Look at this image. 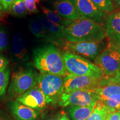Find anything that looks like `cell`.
<instances>
[{
  "label": "cell",
  "instance_id": "1",
  "mask_svg": "<svg viewBox=\"0 0 120 120\" xmlns=\"http://www.w3.org/2000/svg\"><path fill=\"white\" fill-rule=\"evenodd\" d=\"M33 58L34 67L41 73L56 75L63 77L68 75L62 53L53 43L34 49Z\"/></svg>",
  "mask_w": 120,
  "mask_h": 120
},
{
  "label": "cell",
  "instance_id": "2",
  "mask_svg": "<svg viewBox=\"0 0 120 120\" xmlns=\"http://www.w3.org/2000/svg\"><path fill=\"white\" fill-rule=\"evenodd\" d=\"M64 30L70 42L102 41L106 38L102 26L82 17L73 21Z\"/></svg>",
  "mask_w": 120,
  "mask_h": 120
},
{
  "label": "cell",
  "instance_id": "3",
  "mask_svg": "<svg viewBox=\"0 0 120 120\" xmlns=\"http://www.w3.org/2000/svg\"><path fill=\"white\" fill-rule=\"evenodd\" d=\"M62 55L68 74L103 79L101 69L90 60L67 51L62 52Z\"/></svg>",
  "mask_w": 120,
  "mask_h": 120
},
{
  "label": "cell",
  "instance_id": "4",
  "mask_svg": "<svg viewBox=\"0 0 120 120\" xmlns=\"http://www.w3.org/2000/svg\"><path fill=\"white\" fill-rule=\"evenodd\" d=\"M37 85L44 94L47 104L56 105L59 102L64 93V77L41 73L37 77Z\"/></svg>",
  "mask_w": 120,
  "mask_h": 120
},
{
  "label": "cell",
  "instance_id": "5",
  "mask_svg": "<svg viewBox=\"0 0 120 120\" xmlns=\"http://www.w3.org/2000/svg\"><path fill=\"white\" fill-rule=\"evenodd\" d=\"M38 74L31 68L24 69L15 73L8 90L11 98L17 97L37 85Z\"/></svg>",
  "mask_w": 120,
  "mask_h": 120
},
{
  "label": "cell",
  "instance_id": "6",
  "mask_svg": "<svg viewBox=\"0 0 120 120\" xmlns=\"http://www.w3.org/2000/svg\"><path fill=\"white\" fill-rule=\"evenodd\" d=\"M94 61L101 69L103 79L113 77L120 72V56L115 49L106 47Z\"/></svg>",
  "mask_w": 120,
  "mask_h": 120
},
{
  "label": "cell",
  "instance_id": "7",
  "mask_svg": "<svg viewBox=\"0 0 120 120\" xmlns=\"http://www.w3.org/2000/svg\"><path fill=\"white\" fill-rule=\"evenodd\" d=\"M107 47L104 41L70 42H67L64 48L71 52L88 60H94Z\"/></svg>",
  "mask_w": 120,
  "mask_h": 120
},
{
  "label": "cell",
  "instance_id": "8",
  "mask_svg": "<svg viewBox=\"0 0 120 120\" xmlns=\"http://www.w3.org/2000/svg\"><path fill=\"white\" fill-rule=\"evenodd\" d=\"M98 99L92 90H76L64 93L59 101L62 107L96 106Z\"/></svg>",
  "mask_w": 120,
  "mask_h": 120
},
{
  "label": "cell",
  "instance_id": "9",
  "mask_svg": "<svg viewBox=\"0 0 120 120\" xmlns=\"http://www.w3.org/2000/svg\"><path fill=\"white\" fill-rule=\"evenodd\" d=\"M103 79L90 76H73L68 74L64 77V92L76 90H92L101 86Z\"/></svg>",
  "mask_w": 120,
  "mask_h": 120
},
{
  "label": "cell",
  "instance_id": "10",
  "mask_svg": "<svg viewBox=\"0 0 120 120\" xmlns=\"http://www.w3.org/2000/svg\"><path fill=\"white\" fill-rule=\"evenodd\" d=\"M81 17L102 25L107 14L100 11L92 0H73Z\"/></svg>",
  "mask_w": 120,
  "mask_h": 120
},
{
  "label": "cell",
  "instance_id": "11",
  "mask_svg": "<svg viewBox=\"0 0 120 120\" xmlns=\"http://www.w3.org/2000/svg\"><path fill=\"white\" fill-rule=\"evenodd\" d=\"M15 100L37 111L45 109L47 106L44 94L37 85L23 94L16 97Z\"/></svg>",
  "mask_w": 120,
  "mask_h": 120
},
{
  "label": "cell",
  "instance_id": "12",
  "mask_svg": "<svg viewBox=\"0 0 120 120\" xmlns=\"http://www.w3.org/2000/svg\"><path fill=\"white\" fill-rule=\"evenodd\" d=\"M102 25L109 43L115 45H120V12L108 14Z\"/></svg>",
  "mask_w": 120,
  "mask_h": 120
},
{
  "label": "cell",
  "instance_id": "13",
  "mask_svg": "<svg viewBox=\"0 0 120 120\" xmlns=\"http://www.w3.org/2000/svg\"><path fill=\"white\" fill-rule=\"evenodd\" d=\"M92 91L96 95L98 100L102 101L106 100H117L120 101V85L108 82L103 79L102 83Z\"/></svg>",
  "mask_w": 120,
  "mask_h": 120
},
{
  "label": "cell",
  "instance_id": "14",
  "mask_svg": "<svg viewBox=\"0 0 120 120\" xmlns=\"http://www.w3.org/2000/svg\"><path fill=\"white\" fill-rule=\"evenodd\" d=\"M53 6L55 12L64 19L74 21L81 18L73 0H56Z\"/></svg>",
  "mask_w": 120,
  "mask_h": 120
},
{
  "label": "cell",
  "instance_id": "15",
  "mask_svg": "<svg viewBox=\"0 0 120 120\" xmlns=\"http://www.w3.org/2000/svg\"><path fill=\"white\" fill-rule=\"evenodd\" d=\"M8 106L12 115L16 120H36L38 117V111L28 107L16 100L11 101Z\"/></svg>",
  "mask_w": 120,
  "mask_h": 120
},
{
  "label": "cell",
  "instance_id": "16",
  "mask_svg": "<svg viewBox=\"0 0 120 120\" xmlns=\"http://www.w3.org/2000/svg\"><path fill=\"white\" fill-rule=\"evenodd\" d=\"M29 28L32 34L37 38H42L49 42H51L55 45H59L60 46H64V47L65 46V45L62 42L55 38L51 34H49L43 27L40 21H37L36 20H32L30 21Z\"/></svg>",
  "mask_w": 120,
  "mask_h": 120
},
{
  "label": "cell",
  "instance_id": "17",
  "mask_svg": "<svg viewBox=\"0 0 120 120\" xmlns=\"http://www.w3.org/2000/svg\"><path fill=\"white\" fill-rule=\"evenodd\" d=\"M39 21L49 34L66 45L67 41L64 33V26L53 23L43 16L39 17Z\"/></svg>",
  "mask_w": 120,
  "mask_h": 120
},
{
  "label": "cell",
  "instance_id": "18",
  "mask_svg": "<svg viewBox=\"0 0 120 120\" xmlns=\"http://www.w3.org/2000/svg\"><path fill=\"white\" fill-rule=\"evenodd\" d=\"M12 52L15 57L22 60L26 57L27 49L25 37L19 33H15L12 40Z\"/></svg>",
  "mask_w": 120,
  "mask_h": 120
},
{
  "label": "cell",
  "instance_id": "19",
  "mask_svg": "<svg viewBox=\"0 0 120 120\" xmlns=\"http://www.w3.org/2000/svg\"><path fill=\"white\" fill-rule=\"evenodd\" d=\"M95 106H69L68 113L72 120H87Z\"/></svg>",
  "mask_w": 120,
  "mask_h": 120
},
{
  "label": "cell",
  "instance_id": "20",
  "mask_svg": "<svg viewBox=\"0 0 120 120\" xmlns=\"http://www.w3.org/2000/svg\"><path fill=\"white\" fill-rule=\"evenodd\" d=\"M41 10L45 15V17L50 21L55 23L66 27L70 25L73 21L72 20H69V19H64L55 11H52L51 9L48 8L46 7L41 6Z\"/></svg>",
  "mask_w": 120,
  "mask_h": 120
},
{
  "label": "cell",
  "instance_id": "21",
  "mask_svg": "<svg viewBox=\"0 0 120 120\" xmlns=\"http://www.w3.org/2000/svg\"><path fill=\"white\" fill-rule=\"evenodd\" d=\"M111 112L101 101L98 100L87 120H106Z\"/></svg>",
  "mask_w": 120,
  "mask_h": 120
},
{
  "label": "cell",
  "instance_id": "22",
  "mask_svg": "<svg viewBox=\"0 0 120 120\" xmlns=\"http://www.w3.org/2000/svg\"><path fill=\"white\" fill-rule=\"evenodd\" d=\"M10 13L18 17H25L28 15L25 0H15L12 4Z\"/></svg>",
  "mask_w": 120,
  "mask_h": 120
},
{
  "label": "cell",
  "instance_id": "23",
  "mask_svg": "<svg viewBox=\"0 0 120 120\" xmlns=\"http://www.w3.org/2000/svg\"><path fill=\"white\" fill-rule=\"evenodd\" d=\"M10 68L8 66L0 71V99L4 98L8 85Z\"/></svg>",
  "mask_w": 120,
  "mask_h": 120
},
{
  "label": "cell",
  "instance_id": "24",
  "mask_svg": "<svg viewBox=\"0 0 120 120\" xmlns=\"http://www.w3.org/2000/svg\"><path fill=\"white\" fill-rule=\"evenodd\" d=\"M92 1L100 11L106 14H110L115 12V8L112 0H92Z\"/></svg>",
  "mask_w": 120,
  "mask_h": 120
},
{
  "label": "cell",
  "instance_id": "25",
  "mask_svg": "<svg viewBox=\"0 0 120 120\" xmlns=\"http://www.w3.org/2000/svg\"><path fill=\"white\" fill-rule=\"evenodd\" d=\"M8 43V37L4 29H0V52L6 49Z\"/></svg>",
  "mask_w": 120,
  "mask_h": 120
},
{
  "label": "cell",
  "instance_id": "26",
  "mask_svg": "<svg viewBox=\"0 0 120 120\" xmlns=\"http://www.w3.org/2000/svg\"><path fill=\"white\" fill-rule=\"evenodd\" d=\"M15 0H0V11L3 13H10L12 4Z\"/></svg>",
  "mask_w": 120,
  "mask_h": 120
},
{
  "label": "cell",
  "instance_id": "27",
  "mask_svg": "<svg viewBox=\"0 0 120 120\" xmlns=\"http://www.w3.org/2000/svg\"><path fill=\"white\" fill-rule=\"evenodd\" d=\"M27 10L28 13H37L39 11L37 8L36 4L32 0H25Z\"/></svg>",
  "mask_w": 120,
  "mask_h": 120
},
{
  "label": "cell",
  "instance_id": "28",
  "mask_svg": "<svg viewBox=\"0 0 120 120\" xmlns=\"http://www.w3.org/2000/svg\"><path fill=\"white\" fill-rule=\"evenodd\" d=\"M8 59L3 55H0V71L8 67Z\"/></svg>",
  "mask_w": 120,
  "mask_h": 120
},
{
  "label": "cell",
  "instance_id": "29",
  "mask_svg": "<svg viewBox=\"0 0 120 120\" xmlns=\"http://www.w3.org/2000/svg\"><path fill=\"white\" fill-rule=\"evenodd\" d=\"M106 120H120L119 111L111 112L109 114Z\"/></svg>",
  "mask_w": 120,
  "mask_h": 120
},
{
  "label": "cell",
  "instance_id": "30",
  "mask_svg": "<svg viewBox=\"0 0 120 120\" xmlns=\"http://www.w3.org/2000/svg\"><path fill=\"white\" fill-rule=\"evenodd\" d=\"M108 82H112V83H115L118 84L120 85V72H118L116 76H114L113 77L111 78V79H106Z\"/></svg>",
  "mask_w": 120,
  "mask_h": 120
},
{
  "label": "cell",
  "instance_id": "31",
  "mask_svg": "<svg viewBox=\"0 0 120 120\" xmlns=\"http://www.w3.org/2000/svg\"><path fill=\"white\" fill-rule=\"evenodd\" d=\"M113 2L115 12H120V0H112Z\"/></svg>",
  "mask_w": 120,
  "mask_h": 120
},
{
  "label": "cell",
  "instance_id": "32",
  "mask_svg": "<svg viewBox=\"0 0 120 120\" xmlns=\"http://www.w3.org/2000/svg\"><path fill=\"white\" fill-rule=\"evenodd\" d=\"M107 47H109V48H111V49L116 50V51L118 52V53L119 54V55L120 56V45H115L111 44V43H109V45H108Z\"/></svg>",
  "mask_w": 120,
  "mask_h": 120
},
{
  "label": "cell",
  "instance_id": "33",
  "mask_svg": "<svg viewBox=\"0 0 120 120\" xmlns=\"http://www.w3.org/2000/svg\"><path fill=\"white\" fill-rule=\"evenodd\" d=\"M60 117H61V115L60 113H57L55 116L49 117L45 120H60Z\"/></svg>",
  "mask_w": 120,
  "mask_h": 120
},
{
  "label": "cell",
  "instance_id": "34",
  "mask_svg": "<svg viewBox=\"0 0 120 120\" xmlns=\"http://www.w3.org/2000/svg\"><path fill=\"white\" fill-rule=\"evenodd\" d=\"M60 120H70V119H69L68 116L66 115V114L64 113L61 116Z\"/></svg>",
  "mask_w": 120,
  "mask_h": 120
},
{
  "label": "cell",
  "instance_id": "35",
  "mask_svg": "<svg viewBox=\"0 0 120 120\" xmlns=\"http://www.w3.org/2000/svg\"><path fill=\"white\" fill-rule=\"evenodd\" d=\"M3 16H4V15H3V13L1 12V11H0V21H1V19H2Z\"/></svg>",
  "mask_w": 120,
  "mask_h": 120
},
{
  "label": "cell",
  "instance_id": "36",
  "mask_svg": "<svg viewBox=\"0 0 120 120\" xmlns=\"http://www.w3.org/2000/svg\"><path fill=\"white\" fill-rule=\"evenodd\" d=\"M119 112H120V109L119 110Z\"/></svg>",
  "mask_w": 120,
  "mask_h": 120
},
{
  "label": "cell",
  "instance_id": "37",
  "mask_svg": "<svg viewBox=\"0 0 120 120\" xmlns=\"http://www.w3.org/2000/svg\"></svg>",
  "mask_w": 120,
  "mask_h": 120
}]
</instances>
